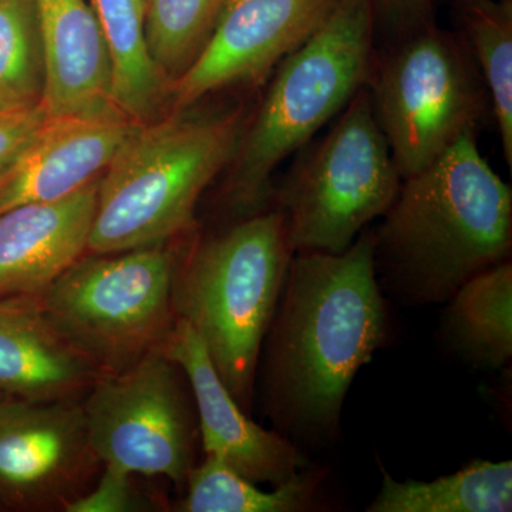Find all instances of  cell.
<instances>
[{
  "label": "cell",
  "mask_w": 512,
  "mask_h": 512,
  "mask_svg": "<svg viewBox=\"0 0 512 512\" xmlns=\"http://www.w3.org/2000/svg\"><path fill=\"white\" fill-rule=\"evenodd\" d=\"M376 265L369 232L339 254L292 256L261 352L265 413L284 436L338 431L350 384L386 339Z\"/></svg>",
  "instance_id": "1"
},
{
  "label": "cell",
  "mask_w": 512,
  "mask_h": 512,
  "mask_svg": "<svg viewBox=\"0 0 512 512\" xmlns=\"http://www.w3.org/2000/svg\"><path fill=\"white\" fill-rule=\"evenodd\" d=\"M383 217L376 254L397 291L416 303L446 302L510 258L511 188L481 156L476 131L403 178Z\"/></svg>",
  "instance_id": "2"
},
{
  "label": "cell",
  "mask_w": 512,
  "mask_h": 512,
  "mask_svg": "<svg viewBox=\"0 0 512 512\" xmlns=\"http://www.w3.org/2000/svg\"><path fill=\"white\" fill-rule=\"evenodd\" d=\"M239 111L171 113L140 123L100 177L87 252L167 244L194 225L201 195L231 163Z\"/></svg>",
  "instance_id": "3"
},
{
  "label": "cell",
  "mask_w": 512,
  "mask_h": 512,
  "mask_svg": "<svg viewBox=\"0 0 512 512\" xmlns=\"http://www.w3.org/2000/svg\"><path fill=\"white\" fill-rule=\"evenodd\" d=\"M373 40L372 0H339L328 20L275 67L229 163L222 198L235 217L265 211L278 165L367 86Z\"/></svg>",
  "instance_id": "4"
},
{
  "label": "cell",
  "mask_w": 512,
  "mask_h": 512,
  "mask_svg": "<svg viewBox=\"0 0 512 512\" xmlns=\"http://www.w3.org/2000/svg\"><path fill=\"white\" fill-rule=\"evenodd\" d=\"M293 254L284 212L276 208L238 220L178 261L175 315L197 333L222 383L248 414Z\"/></svg>",
  "instance_id": "5"
},
{
  "label": "cell",
  "mask_w": 512,
  "mask_h": 512,
  "mask_svg": "<svg viewBox=\"0 0 512 512\" xmlns=\"http://www.w3.org/2000/svg\"><path fill=\"white\" fill-rule=\"evenodd\" d=\"M178 261L167 244L86 252L36 298L72 348L103 375H114L170 338Z\"/></svg>",
  "instance_id": "6"
},
{
  "label": "cell",
  "mask_w": 512,
  "mask_h": 512,
  "mask_svg": "<svg viewBox=\"0 0 512 512\" xmlns=\"http://www.w3.org/2000/svg\"><path fill=\"white\" fill-rule=\"evenodd\" d=\"M483 83L467 45L431 23L375 52L366 87L402 178L476 131L491 107Z\"/></svg>",
  "instance_id": "7"
},
{
  "label": "cell",
  "mask_w": 512,
  "mask_h": 512,
  "mask_svg": "<svg viewBox=\"0 0 512 512\" xmlns=\"http://www.w3.org/2000/svg\"><path fill=\"white\" fill-rule=\"evenodd\" d=\"M402 181L363 87L276 194L293 252L346 251L386 214Z\"/></svg>",
  "instance_id": "8"
},
{
  "label": "cell",
  "mask_w": 512,
  "mask_h": 512,
  "mask_svg": "<svg viewBox=\"0 0 512 512\" xmlns=\"http://www.w3.org/2000/svg\"><path fill=\"white\" fill-rule=\"evenodd\" d=\"M82 406L90 444L103 466L184 487L197 464L200 424L187 376L164 349L101 376Z\"/></svg>",
  "instance_id": "9"
},
{
  "label": "cell",
  "mask_w": 512,
  "mask_h": 512,
  "mask_svg": "<svg viewBox=\"0 0 512 512\" xmlns=\"http://www.w3.org/2000/svg\"><path fill=\"white\" fill-rule=\"evenodd\" d=\"M82 400L0 397V503L66 512L99 478Z\"/></svg>",
  "instance_id": "10"
},
{
  "label": "cell",
  "mask_w": 512,
  "mask_h": 512,
  "mask_svg": "<svg viewBox=\"0 0 512 512\" xmlns=\"http://www.w3.org/2000/svg\"><path fill=\"white\" fill-rule=\"evenodd\" d=\"M339 0H225L197 59L168 87L171 113L264 80L328 20Z\"/></svg>",
  "instance_id": "11"
},
{
  "label": "cell",
  "mask_w": 512,
  "mask_h": 512,
  "mask_svg": "<svg viewBox=\"0 0 512 512\" xmlns=\"http://www.w3.org/2000/svg\"><path fill=\"white\" fill-rule=\"evenodd\" d=\"M184 370L197 406L205 454L220 457L255 484H284L308 466L299 448L278 430L256 424L231 396L197 333L177 318L164 345Z\"/></svg>",
  "instance_id": "12"
},
{
  "label": "cell",
  "mask_w": 512,
  "mask_h": 512,
  "mask_svg": "<svg viewBox=\"0 0 512 512\" xmlns=\"http://www.w3.org/2000/svg\"><path fill=\"white\" fill-rule=\"evenodd\" d=\"M138 124L124 116L50 117L0 174V214L62 200L97 180Z\"/></svg>",
  "instance_id": "13"
},
{
  "label": "cell",
  "mask_w": 512,
  "mask_h": 512,
  "mask_svg": "<svg viewBox=\"0 0 512 512\" xmlns=\"http://www.w3.org/2000/svg\"><path fill=\"white\" fill-rule=\"evenodd\" d=\"M33 3L45 63L42 103L49 116H124L113 101L109 49L89 0Z\"/></svg>",
  "instance_id": "14"
},
{
  "label": "cell",
  "mask_w": 512,
  "mask_h": 512,
  "mask_svg": "<svg viewBox=\"0 0 512 512\" xmlns=\"http://www.w3.org/2000/svg\"><path fill=\"white\" fill-rule=\"evenodd\" d=\"M99 183L0 214V299L39 295L86 254Z\"/></svg>",
  "instance_id": "15"
},
{
  "label": "cell",
  "mask_w": 512,
  "mask_h": 512,
  "mask_svg": "<svg viewBox=\"0 0 512 512\" xmlns=\"http://www.w3.org/2000/svg\"><path fill=\"white\" fill-rule=\"evenodd\" d=\"M104 376L50 325L36 296L0 299V393L82 400Z\"/></svg>",
  "instance_id": "16"
},
{
  "label": "cell",
  "mask_w": 512,
  "mask_h": 512,
  "mask_svg": "<svg viewBox=\"0 0 512 512\" xmlns=\"http://www.w3.org/2000/svg\"><path fill=\"white\" fill-rule=\"evenodd\" d=\"M106 39L113 70V101L136 123L154 120L168 84L148 49L146 0H90Z\"/></svg>",
  "instance_id": "17"
},
{
  "label": "cell",
  "mask_w": 512,
  "mask_h": 512,
  "mask_svg": "<svg viewBox=\"0 0 512 512\" xmlns=\"http://www.w3.org/2000/svg\"><path fill=\"white\" fill-rule=\"evenodd\" d=\"M512 463L473 460L433 481H397L383 470L382 488L369 512H510Z\"/></svg>",
  "instance_id": "18"
},
{
  "label": "cell",
  "mask_w": 512,
  "mask_h": 512,
  "mask_svg": "<svg viewBox=\"0 0 512 512\" xmlns=\"http://www.w3.org/2000/svg\"><path fill=\"white\" fill-rule=\"evenodd\" d=\"M448 301L447 329L454 346L478 366L507 365L512 356L510 259L468 279Z\"/></svg>",
  "instance_id": "19"
},
{
  "label": "cell",
  "mask_w": 512,
  "mask_h": 512,
  "mask_svg": "<svg viewBox=\"0 0 512 512\" xmlns=\"http://www.w3.org/2000/svg\"><path fill=\"white\" fill-rule=\"evenodd\" d=\"M323 471L302 468L295 477L264 491L220 457L205 454L185 481L183 512H308L319 510Z\"/></svg>",
  "instance_id": "20"
},
{
  "label": "cell",
  "mask_w": 512,
  "mask_h": 512,
  "mask_svg": "<svg viewBox=\"0 0 512 512\" xmlns=\"http://www.w3.org/2000/svg\"><path fill=\"white\" fill-rule=\"evenodd\" d=\"M468 49L480 67L504 158L512 165V5L510 0H456Z\"/></svg>",
  "instance_id": "21"
},
{
  "label": "cell",
  "mask_w": 512,
  "mask_h": 512,
  "mask_svg": "<svg viewBox=\"0 0 512 512\" xmlns=\"http://www.w3.org/2000/svg\"><path fill=\"white\" fill-rule=\"evenodd\" d=\"M224 2L146 0L148 49L168 87L204 49Z\"/></svg>",
  "instance_id": "22"
},
{
  "label": "cell",
  "mask_w": 512,
  "mask_h": 512,
  "mask_svg": "<svg viewBox=\"0 0 512 512\" xmlns=\"http://www.w3.org/2000/svg\"><path fill=\"white\" fill-rule=\"evenodd\" d=\"M45 63L33 0H0V97L42 103Z\"/></svg>",
  "instance_id": "23"
},
{
  "label": "cell",
  "mask_w": 512,
  "mask_h": 512,
  "mask_svg": "<svg viewBox=\"0 0 512 512\" xmlns=\"http://www.w3.org/2000/svg\"><path fill=\"white\" fill-rule=\"evenodd\" d=\"M136 474L103 466L93 487L67 507L66 512H134L154 510L156 503L141 493Z\"/></svg>",
  "instance_id": "24"
},
{
  "label": "cell",
  "mask_w": 512,
  "mask_h": 512,
  "mask_svg": "<svg viewBox=\"0 0 512 512\" xmlns=\"http://www.w3.org/2000/svg\"><path fill=\"white\" fill-rule=\"evenodd\" d=\"M49 119L43 103L0 111V174L35 140Z\"/></svg>",
  "instance_id": "25"
},
{
  "label": "cell",
  "mask_w": 512,
  "mask_h": 512,
  "mask_svg": "<svg viewBox=\"0 0 512 512\" xmlns=\"http://www.w3.org/2000/svg\"><path fill=\"white\" fill-rule=\"evenodd\" d=\"M375 30L389 42L430 25L431 0H372Z\"/></svg>",
  "instance_id": "26"
},
{
  "label": "cell",
  "mask_w": 512,
  "mask_h": 512,
  "mask_svg": "<svg viewBox=\"0 0 512 512\" xmlns=\"http://www.w3.org/2000/svg\"><path fill=\"white\" fill-rule=\"evenodd\" d=\"M10 107H16V106H12V104H9L8 101H5L2 99V97H0V111L10 109Z\"/></svg>",
  "instance_id": "27"
},
{
  "label": "cell",
  "mask_w": 512,
  "mask_h": 512,
  "mask_svg": "<svg viewBox=\"0 0 512 512\" xmlns=\"http://www.w3.org/2000/svg\"><path fill=\"white\" fill-rule=\"evenodd\" d=\"M2 396H3V394H2V393H0V397H2Z\"/></svg>",
  "instance_id": "28"
}]
</instances>
